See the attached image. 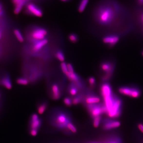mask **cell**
I'll return each mask as SVG.
<instances>
[{
	"instance_id": "74e56055",
	"label": "cell",
	"mask_w": 143,
	"mask_h": 143,
	"mask_svg": "<svg viewBox=\"0 0 143 143\" xmlns=\"http://www.w3.org/2000/svg\"><path fill=\"white\" fill-rule=\"evenodd\" d=\"M137 3L140 6L142 7L143 6V0H136Z\"/></svg>"
},
{
	"instance_id": "9c48e42d",
	"label": "cell",
	"mask_w": 143,
	"mask_h": 143,
	"mask_svg": "<svg viewBox=\"0 0 143 143\" xmlns=\"http://www.w3.org/2000/svg\"><path fill=\"white\" fill-rule=\"evenodd\" d=\"M14 6V12L16 14H19L26 4L29 2L28 0H11Z\"/></svg>"
},
{
	"instance_id": "3957f363",
	"label": "cell",
	"mask_w": 143,
	"mask_h": 143,
	"mask_svg": "<svg viewBox=\"0 0 143 143\" xmlns=\"http://www.w3.org/2000/svg\"><path fill=\"white\" fill-rule=\"evenodd\" d=\"M118 91L121 95L135 99L139 97L142 94L141 89L136 85L122 86L118 87Z\"/></svg>"
},
{
	"instance_id": "4dcf8cb0",
	"label": "cell",
	"mask_w": 143,
	"mask_h": 143,
	"mask_svg": "<svg viewBox=\"0 0 143 143\" xmlns=\"http://www.w3.org/2000/svg\"><path fill=\"white\" fill-rule=\"evenodd\" d=\"M80 101H81V99L80 97H76L72 100V104H73L74 105H77L80 103Z\"/></svg>"
},
{
	"instance_id": "30bf717a",
	"label": "cell",
	"mask_w": 143,
	"mask_h": 143,
	"mask_svg": "<svg viewBox=\"0 0 143 143\" xmlns=\"http://www.w3.org/2000/svg\"><path fill=\"white\" fill-rule=\"evenodd\" d=\"M120 126L121 123L119 121L114 120L108 119L104 122L103 128L105 130H110L117 128Z\"/></svg>"
},
{
	"instance_id": "e0dca14e",
	"label": "cell",
	"mask_w": 143,
	"mask_h": 143,
	"mask_svg": "<svg viewBox=\"0 0 143 143\" xmlns=\"http://www.w3.org/2000/svg\"><path fill=\"white\" fill-rule=\"evenodd\" d=\"M14 33L15 37H16V39H17L20 42H23L24 41V38L20 30L16 29H14Z\"/></svg>"
},
{
	"instance_id": "7402d4cb",
	"label": "cell",
	"mask_w": 143,
	"mask_h": 143,
	"mask_svg": "<svg viewBox=\"0 0 143 143\" xmlns=\"http://www.w3.org/2000/svg\"><path fill=\"white\" fill-rule=\"evenodd\" d=\"M47 106V105L45 103H43L41 104L38 107V113L40 114H43L46 109Z\"/></svg>"
},
{
	"instance_id": "836d02e7",
	"label": "cell",
	"mask_w": 143,
	"mask_h": 143,
	"mask_svg": "<svg viewBox=\"0 0 143 143\" xmlns=\"http://www.w3.org/2000/svg\"><path fill=\"white\" fill-rule=\"evenodd\" d=\"M30 133L31 136H35L38 134V130H37V129H31V130L30 131Z\"/></svg>"
},
{
	"instance_id": "d6a6232c",
	"label": "cell",
	"mask_w": 143,
	"mask_h": 143,
	"mask_svg": "<svg viewBox=\"0 0 143 143\" xmlns=\"http://www.w3.org/2000/svg\"><path fill=\"white\" fill-rule=\"evenodd\" d=\"M67 67H68V72H70V73H73V72H74L73 67L71 64H67Z\"/></svg>"
},
{
	"instance_id": "83f0119b",
	"label": "cell",
	"mask_w": 143,
	"mask_h": 143,
	"mask_svg": "<svg viewBox=\"0 0 143 143\" xmlns=\"http://www.w3.org/2000/svg\"><path fill=\"white\" fill-rule=\"evenodd\" d=\"M77 92H78V89H77V88L75 87H71L70 89V91H69L70 94L72 96L75 95H76Z\"/></svg>"
},
{
	"instance_id": "44dd1931",
	"label": "cell",
	"mask_w": 143,
	"mask_h": 143,
	"mask_svg": "<svg viewBox=\"0 0 143 143\" xmlns=\"http://www.w3.org/2000/svg\"><path fill=\"white\" fill-rule=\"evenodd\" d=\"M40 125H41V121L39 119L36 121H31V127L32 129H37V128L40 126Z\"/></svg>"
},
{
	"instance_id": "ab89813d",
	"label": "cell",
	"mask_w": 143,
	"mask_h": 143,
	"mask_svg": "<svg viewBox=\"0 0 143 143\" xmlns=\"http://www.w3.org/2000/svg\"><path fill=\"white\" fill-rule=\"evenodd\" d=\"M1 36H2V33L1 31H0V39L1 38Z\"/></svg>"
},
{
	"instance_id": "60d3db41",
	"label": "cell",
	"mask_w": 143,
	"mask_h": 143,
	"mask_svg": "<svg viewBox=\"0 0 143 143\" xmlns=\"http://www.w3.org/2000/svg\"><path fill=\"white\" fill-rule=\"evenodd\" d=\"M142 56H143V50L142 51Z\"/></svg>"
},
{
	"instance_id": "d4e9b609",
	"label": "cell",
	"mask_w": 143,
	"mask_h": 143,
	"mask_svg": "<svg viewBox=\"0 0 143 143\" xmlns=\"http://www.w3.org/2000/svg\"><path fill=\"white\" fill-rule=\"evenodd\" d=\"M60 67L62 72L65 74H66L68 72L67 67V64L64 62H61L60 64Z\"/></svg>"
},
{
	"instance_id": "6da1fadb",
	"label": "cell",
	"mask_w": 143,
	"mask_h": 143,
	"mask_svg": "<svg viewBox=\"0 0 143 143\" xmlns=\"http://www.w3.org/2000/svg\"><path fill=\"white\" fill-rule=\"evenodd\" d=\"M120 10L118 4L114 1L101 3L94 12L95 19L101 26H110L116 20Z\"/></svg>"
},
{
	"instance_id": "ffe728a7",
	"label": "cell",
	"mask_w": 143,
	"mask_h": 143,
	"mask_svg": "<svg viewBox=\"0 0 143 143\" xmlns=\"http://www.w3.org/2000/svg\"><path fill=\"white\" fill-rule=\"evenodd\" d=\"M56 57L57 59L62 62H64L65 60V55L62 51H58L56 53Z\"/></svg>"
},
{
	"instance_id": "f35d334b",
	"label": "cell",
	"mask_w": 143,
	"mask_h": 143,
	"mask_svg": "<svg viewBox=\"0 0 143 143\" xmlns=\"http://www.w3.org/2000/svg\"><path fill=\"white\" fill-rule=\"evenodd\" d=\"M60 0L62 2H67L69 1L70 0Z\"/></svg>"
},
{
	"instance_id": "7c38bea8",
	"label": "cell",
	"mask_w": 143,
	"mask_h": 143,
	"mask_svg": "<svg viewBox=\"0 0 143 143\" xmlns=\"http://www.w3.org/2000/svg\"><path fill=\"white\" fill-rule=\"evenodd\" d=\"M100 101L101 99L99 97L94 95H89L86 99V102L88 105L98 104Z\"/></svg>"
},
{
	"instance_id": "4fadbf2b",
	"label": "cell",
	"mask_w": 143,
	"mask_h": 143,
	"mask_svg": "<svg viewBox=\"0 0 143 143\" xmlns=\"http://www.w3.org/2000/svg\"><path fill=\"white\" fill-rule=\"evenodd\" d=\"M52 93L53 97L55 100L59 99L60 96V88L58 85L57 84H53L51 87Z\"/></svg>"
},
{
	"instance_id": "52a82bcc",
	"label": "cell",
	"mask_w": 143,
	"mask_h": 143,
	"mask_svg": "<svg viewBox=\"0 0 143 143\" xmlns=\"http://www.w3.org/2000/svg\"><path fill=\"white\" fill-rule=\"evenodd\" d=\"M48 34L46 29L38 27L33 29L31 33V37L35 41H39L45 39Z\"/></svg>"
},
{
	"instance_id": "e575fe53",
	"label": "cell",
	"mask_w": 143,
	"mask_h": 143,
	"mask_svg": "<svg viewBox=\"0 0 143 143\" xmlns=\"http://www.w3.org/2000/svg\"><path fill=\"white\" fill-rule=\"evenodd\" d=\"M39 119V116L38 114H33L31 116V121H36L37 120Z\"/></svg>"
},
{
	"instance_id": "8d00e7d4",
	"label": "cell",
	"mask_w": 143,
	"mask_h": 143,
	"mask_svg": "<svg viewBox=\"0 0 143 143\" xmlns=\"http://www.w3.org/2000/svg\"><path fill=\"white\" fill-rule=\"evenodd\" d=\"M138 127L141 132L143 133V124L140 123L138 125Z\"/></svg>"
},
{
	"instance_id": "cb8c5ba5",
	"label": "cell",
	"mask_w": 143,
	"mask_h": 143,
	"mask_svg": "<svg viewBox=\"0 0 143 143\" xmlns=\"http://www.w3.org/2000/svg\"><path fill=\"white\" fill-rule=\"evenodd\" d=\"M101 121V116L94 118V121H93V126L95 128H97L100 124Z\"/></svg>"
},
{
	"instance_id": "8fae6325",
	"label": "cell",
	"mask_w": 143,
	"mask_h": 143,
	"mask_svg": "<svg viewBox=\"0 0 143 143\" xmlns=\"http://www.w3.org/2000/svg\"><path fill=\"white\" fill-rule=\"evenodd\" d=\"M48 39H44L42 40L36 41L33 45V50L35 51H38L43 48L48 43Z\"/></svg>"
},
{
	"instance_id": "5b68a950",
	"label": "cell",
	"mask_w": 143,
	"mask_h": 143,
	"mask_svg": "<svg viewBox=\"0 0 143 143\" xmlns=\"http://www.w3.org/2000/svg\"><path fill=\"white\" fill-rule=\"evenodd\" d=\"M120 39V36L116 33H110L106 35L103 38V43L109 48L114 47L117 44Z\"/></svg>"
},
{
	"instance_id": "ac0fdd59",
	"label": "cell",
	"mask_w": 143,
	"mask_h": 143,
	"mask_svg": "<svg viewBox=\"0 0 143 143\" xmlns=\"http://www.w3.org/2000/svg\"><path fill=\"white\" fill-rule=\"evenodd\" d=\"M138 22L141 28V31L143 34V9L140 11L138 16Z\"/></svg>"
},
{
	"instance_id": "2e32d148",
	"label": "cell",
	"mask_w": 143,
	"mask_h": 143,
	"mask_svg": "<svg viewBox=\"0 0 143 143\" xmlns=\"http://www.w3.org/2000/svg\"><path fill=\"white\" fill-rule=\"evenodd\" d=\"M66 76L71 81L74 82H78L80 80V77L75 72L70 73L68 72L66 74Z\"/></svg>"
},
{
	"instance_id": "7a4b0ae2",
	"label": "cell",
	"mask_w": 143,
	"mask_h": 143,
	"mask_svg": "<svg viewBox=\"0 0 143 143\" xmlns=\"http://www.w3.org/2000/svg\"><path fill=\"white\" fill-rule=\"evenodd\" d=\"M100 69L104 74L101 76L103 82H109L113 77L114 73L116 63L113 60H105L101 62L100 65Z\"/></svg>"
},
{
	"instance_id": "7bdbcfd3",
	"label": "cell",
	"mask_w": 143,
	"mask_h": 143,
	"mask_svg": "<svg viewBox=\"0 0 143 143\" xmlns=\"http://www.w3.org/2000/svg\"><path fill=\"white\" fill-rule=\"evenodd\" d=\"M0 97H1V95H0Z\"/></svg>"
},
{
	"instance_id": "f1b7e54d",
	"label": "cell",
	"mask_w": 143,
	"mask_h": 143,
	"mask_svg": "<svg viewBox=\"0 0 143 143\" xmlns=\"http://www.w3.org/2000/svg\"><path fill=\"white\" fill-rule=\"evenodd\" d=\"M88 82L91 86L94 87L95 86L96 83V80L95 77L92 76L90 77L88 79Z\"/></svg>"
},
{
	"instance_id": "5bb4252c",
	"label": "cell",
	"mask_w": 143,
	"mask_h": 143,
	"mask_svg": "<svg viewBox=\"0 0 143 143\" xmlns=\"http://www.w3.org/2000/svg\"><path fill=\"white\" fill-rule=\"evenodd\" d=\"M1 84L7 89H10L12 88V82L9 76L6 75L2 77L1 80Z\"/></svg>"
},
{
	"instance_id": "b9f144b4",
	"label": "cell",
	"mask_w": 143,
	"mask_h": 143,
	"mask_svg": "<svg viewBox=\"0 0 143 143\" xmlns=\"http://www.w3.org/2000/svg\"><path fill=\"white\" fill-rule=\"evenodd\" d=\"M29 2H30V1H31V0H28Z\"/></svg>"
},
{
	"instance_id": "d590c367",
	"label": "cell",
	"mask_w": 143,
	"mask_h": 143,
	"mask_svg": "<svg viewBox=\"0 0 143 143\" xmlns=\"http://www.w3.org/2000/svg\"><path fill=\"white\" fill-rule=\"evenodd\" d=\"M107 143H121V142L118 139H115L110 140Z\"/></svg>"
},
{
	"instance_id": "ba28073f",
	"label": "cell",
	"mask_w": 143,
	"mask_h": 143,
	"mask_svg": "<svg viewBox=\"0 0 143 143\" xmlns=\"http://www.w3.org/2000/svg\"><path fill=\"white\" fill-rule=\"evenodd\" d=\"M100 93L103 98L113 94L112 87L109 82H103L100 87Z\"/></svg>"
},
{
	"instance_id": "4316f807",
	"label": "cell",
	"mask_w": 143,
	"mask_h": 143,
	"mask_svg": "<svg viewBox=\"0 0 143 143\" xmlns=\"http://www.w3.org/2000/svg\"><path fill=\"white\" fill-rule=\"evenodd\" d=\"M68 39L72 43H76L77 41L78 38L76 35L74 33H72L69 35Z\"/></svg>"
},
{
	"instance_id": "d6986e66",
	"label": "cell",
	"mask_w": 143,
	"mask_h": 143,
	"mask_svg": "<svg viewBox=\"0 0 143 143\" xmlns=\"http://www.w3.org/2000/svg\"><path fill=\"white\" fill-rule=\"evenodd\" d=\"M57 122L58 123L60 124H64L67 123L66 116L64 114H60L57 117Z\"/></svg>"
},
{
	"instance_id": "f546056e",
	"label": "cell",
	"mask_w": 143,
	"mask_h": 143,
	"mask_svg": "<svg viewBox=\"0 0 143 143\" xmlns=\"http://www.w3.org/2000/svg\"><path fill=\"white\" fill-rule=\"evenodd\" d=\"M64 103L67 106H71L72 103V100L70 98L67 97L64 99Z\"/></svg>"
},
{
	"instance_id": "9a60e30c",
	"label": "cell",
	"mask_w": 143,
	"mask_h": 143,
	"mask_svg": "<svg viewBox=\"0 0 143 143\" xmlns=\"http://www.w3.org/2000/svg\"><path fill=\"white\" fill-rule=\"evenodd\" d=\"M89 0H80V3L79 4L77 10L79 12L82 13L84 11L86 8Z\"/></svg>"
},
{
	"instance_id": "8992f818",
	"label": "cell",
	"mask_w": 143,
	"mask_h": 143,
	"mask_svg": "<svg viewBox=\"0 0 143 143\" xmlns=\"http://www.w3.org/2000/svg\"><path fill=\"white\" fill-rule=\"evenodd\" d=\"M88 109L93 117L95 118L99 116L103 113H106V109L103 104L89 105Z\"/></svg>"
},
{
	"instance_id": "484cf974",
	"label": "cell",
	"mask_w": 143,
	"mask_h": 143,
	"mask_svg": "<svg viewBox=\"0 0 143 143\" xmlns=\"http://www.w3.org/2000/svg\"><path fill=\"white\" fill-rule=\"evenodd\" d=\"M67 128L70 130L71 132L76 133L77 132V129L75 126L71 123H68L67 125Z\"/></svg>"
},
{
	"instance_id": "603a6c76",
	"label": "cell",
	"mask_w": 143,
	"mask_h": 143,
	"mask_svg": "<svg viewBox=\"0 0 143 143\" xmlns=\"http://www.w3.org/2000/svg\"><path fill=\"white\" fill-rule=\"evenodd\" d=\"M17 83L19 85H26L28 84V80L24 77H19L17 80Z\"/></svg>"
},
{
	"instance_id": "1f68e13d",
	"label": "cell",
	"mask_w": 143,
	"mask_h": 143,
	"mask_svg": "<svg viewBox=\"0 0 143 143\" xmlns=\"http://www.w3.org/2000/svg\"><path fill=\"white\" fill-rule=\"evenodd\" d=\"M4 13V7L3 4L0 2V17L2 16Z\"/></svg>"
},
{
	"instance_id": "277c9868",
	"label": "cell",
	"mask_w": 143,
	"mask_h": 143,
	"mask_svg": "<svg viewBox=\"0 0 143 143\" xmlns=\"http://www.w3.org/2000/svg\"><path fill=\"white\" fill-rule=\"evenodd\" d=\"M26 13L33 16L41 17L43 15V12L40 7L36 4L29 2L25 6Z\"/></svg>"
}]
</instances>
